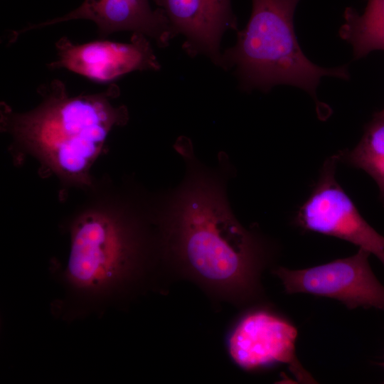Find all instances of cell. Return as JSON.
Returning <instances> with one entry per match:
<instances>
[{
  "mask_svg": "<svg viewBox=\"0 0 384 384\" xmlns=\"http://www.w3.org/2000/svg\"><path fill=\"white\" fill-rule=\"evenodd\" d=\"M297 331L286 320L265 311H256L241 319L228 339L232 359L244 369L271 364H287L299 380L311 381L295 354Z\"/></svg>",
  "mask_w": 384,
  "mask_h": 384,
  "instance_id": "cell-8",
  "label": "cell"
},
{
  "mask_svg": "<svg viewBox=\"0 0 384 384\" xmlns=\"http://www.w3.org/2000/svg\"><path fill=\"white\" fill-rule=\"evenodd\" d=\"M299 1L252 0V14L246 27L237 31L235 44L222 53L221 68H235L242 90L266 92L276 85L288 84L315 97L323 76L348 78L346 66L321 68L302 52L293 26Z\"/></svg>",
  "mask_w": 384,
  "mask_h": 384,
  "instance_id": "cell-3",
  "label": "cell"
},
{
  "mask_svg": "<svg viewBox=\"0 0 384 384\" xmlns=\"http://www.w3.org/2000/svg\"><path fill=\"white\" fill-rule=\"evenodd\" d=\"M37 91L41 102L31 111L16 112L1 103L2 129L60 175L83 178L111 130L127 122L126 107L114 103L119 86L70 95L65 84L54 79Z\"/></svg>",
  "mask_w": 384,
  "mask_h": 384,
  "instance_id": "cell-2",
  "label": "cell"
},
{
  "mask_svg": "<svg viewBox=\"0 0 384 384\" xmlns=\"http://www.w3.org/2000/svg\"><path fill=\"white\" fill-rule=\"evenodd\" d=\"M132 253L130 241L117 220L101 213H90L74 228L68 272L82 285L100 287L125 273Z\"/></svg>",
  "mask_w": 384,
  "mask_h": 384,
  "instance_id": "cell-6",
  "label": "cell"
},
{
  "mask_svg": "<svg viewBox=\"0 0 384 384\" xmlns=\"http://www.w3.org/2000/svg\"><path fill=\"white\" fill-rule=\"evenodd\" d=\"M55 47L57 59L48 65L49 68H64L96 82L161 68L149 41L141 33H132L129 43L100 40L78 44L63 36Z\"/></svg>",
  "mask_w": 384,
  "mask_h": 384,
  "instance_id": "cell-7",
  "label": "cell"
},
{
  "mask_svg": "<svg viewBox=\"0 0 384 384\" xmlns=\"http://www.w3.org/2000/svg\"><path fill=\"white\" fill-rule=\"evenodd\" d=\"M164 227L167 251L188 276L228 297L255 293L262 247L235 219L213 181H190L172 201Z\"/></svg>",
  "mask_w": 384,
  "mask_h": 384,
  "instance_id": "cell-1",
  "label": "cell"
},
{
  "mask_svg": "<svg viewBox=\"0 0 384 384\" xmlns=\"http://www.w3.org/2000/svg\"><path fill=\"white\" fill-rule=\"evenodd\" d=\"M169 21L172 38H185L183 49L191 57L206 55L222 66L220 41L228 30H238L231 0H153Z\"/></svg>",
  "mask_w": 384,
  "mask_h": 384,
  "instance_id": "cell-9",
  "label": "cell"
},
{
  "mask_svg": "<svg viewBox=\"0 0 384 384\" xmlns=\"http://www.w3.org/2000/svg\"><path fill=\"white\" fill-rule=\"evenodd\" d=\"M344 18L346 23L340 29V36L352 44L356 58L373 50L384 49V0H368L361 16L348 8Z\"/></svg>",
  "mask_w": 384,
  "mask_h": 384,
  "instance_id": "cell-10",
  "label": "cell"
},
{
  "mask_svg": "<svg viewBox=\"0 0 384 384\" xmlns=\"http://www.w3.org/2000/svg\"><path fill=\"white\" fill-rule=\"evenodd\" d=\"M370 253L363 249L348 257L302 270L279 267L274 274L289 294L304 292L337 299L348 308L384 310V286L373 272Z\"/></svg>",
  "mask_w": 384,
  "mask_h": 384,
  "instance_id": "cell-5",
  "label": "cell"
},
{
  "mask_svg": "<svg viewBox=\"0 0 384 384\" xmlns=\"http://www.w3.org/2000/svg\"><path fill=\"white\" fill-rule=\"evenodd\" d=\"M339 154L340 161L363 169L373 177L384 206V120L373 118L358 145Z\"/></svg>",
  "mask_w": 384,
  "mask_h": 384,
  "instance_id": "cell-11",
  "label": "cell"
},
{
  "mask_svg": "<svg viewBox=\"0 0 384 384\" xmlns=\"http://www.w3.org/2000/svg\"><path fill=\"white\" fill-rule=\"evenodd\" d=\"M339 153L328 158L308 199L299 208L302 228L346 240L376 256L384 267V236L361 216L336 179Z\"/></svg>",
  "mask_w": 384,
  "mask_h": 384,
  "instance_id": "cell-4",
  "label": "cell"
},
{
  "mask_svg": "<svg viewBox=\"0 0 384 384\" xmlns=\"http://www.w3.org/2000/svg\"><path fill=\"white\" fill-rule=\"evenodd\" d=\"M374 119L384 120V109L375 114Z\"/></svg>",
  "mask_w": 384,
  "mask_h": 384,
  "instance_id": "cell-12",
  "label": "cell"
}]
</instances>
